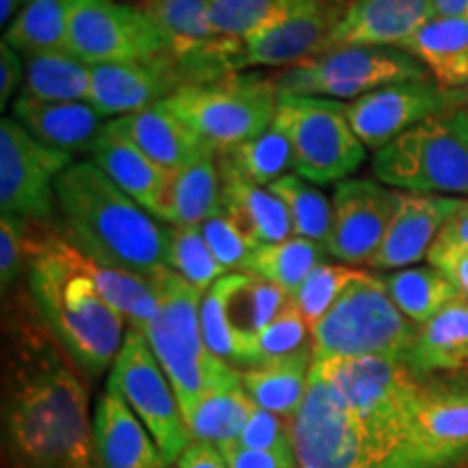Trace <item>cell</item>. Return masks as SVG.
<instances>
[{"label":"cell","mask_w":468,"mask_h":468,"mask_svg":"<svg viewBox=\"0 0 468 468\" xmlns=\"http://www.w3.org/2000/svg\"><path fill=\"white\" fill-rule=\"evenodd\" d=\"M313 365L324 373L338 403L356 419L397 431L414 442V410L420 397V379L406 360L365 356Z\"/></svg>","instance_id":"11"},{"label":"cell","mask_w":468,"mask_h":468,"mask_svg":"<svg viewBox=\"0 0 468 468\" xmlns=\"http://www.w3.org/2000/svg\"><path fill=\"white\" fill-rule=\"evenodd\" d=\"M460 202L452 196L399 191L395 218L368 267L406 269L423 261Z\"/></svg>","instance_id":"20"},{"label":"cell","mask_w":468,"mask_h":468,"mask_svg":"<svg viewBox=\"0 0 468 468\" xmlns=\"http://www.w3.org/2000/svg\"><path fill=\"white\" fill-rule=\"evenodd\" d=\"M22 7H25V0H0V25L9 28Z\"/></svg>","instance_id":"53"},{"label":"cell","mask_w":468,"mask_h":468,"mask_svg":"<svg viewBox=\"0 0 468 468\" xmlns=\"http://www.w3.org/2000/svg\"><path fill=\"white\" fill-rule=\"evenodd\" d=\"M28 291L58 343L87 378L102 376L124 343V317L107 303L85 269V256L61 228L28 265Z\"/></svg>","instance_id":"3"},{"label":"cell","mask_w":468,"mask_h":468,"mask_svg":"<svg viewBox=\"0 0 468 468\" xmlns=\"http://www.w3.org/2000/svg\"><path fill=\"white\" fill-rule=\"evenodd\" d=\"M90 156L91 163H96L134 202L142 204L148 213H156L163 189H165L172 172L156 165L148 154H144L131 139L117 131L113 122L104 124V131L91 148Z\"/></svg>","instance_id":"26"},{"label":"cell","mask_w":468,"mask_h":468,"mask_svg":"<svg viewBox=\"0 0 468 468\" xmlns=\"http://www.w3.org/2000/svg\"><path fill=\"white\" fill-rule=\"evenodd\" d=\"M292 441L302 468H442L410 438L347 412L314 365L292 417Z\"/></svg>","instance_id":"4"},{"label":"cell","mask_w":468,"mask_h":468,"mask_svg":"<svg viewBox=\"0 0 468 468\" xmlns=\"http://www.w3.org/2000/svg\"><path fill=\"white\" fill-rule=\"evenodd\" d=\"M356 273H358L356 269L345 265H330V262H321L319 267L310 271V276L303 280V284L291 297L292 306L300 310L310 332L325 317L327 310L335 306L338 295H341Z\"/></svg>","instance_id":"43"},{"label":"cell","mask_w":468,"mask_h":468,"mask_svg":"<svg viewBox=\"0 0 468 468\" xmlns=\"http://www.w3.org/2000/svg\"><path fill=\"white\" fill-rule=\"evenodd\" d=\"M436 17L434 0H354L332 33L336 46H397ZM327 48V50H330Z\"/></svg>","instance_id":"22"},{"label":"cell","mask_w":468,"mask_h":468,"mask_svg":"<svg viewBox=\"0 0 468 468\" xmlns=\"http://www.w3.org/2000/svg\"><path fill=\"white\" fill-rule=\"evenodd\" d=\"M221 208V174L215 152L169 174L154 218L169 226H200Z\"/></svg>","instance_id":"27"},{"label":"cell","mask_w":468,"mask_h":468,"mask_svg":"<svg viewBox=\"0 0 468 468\" xmlns=\"http://www.w3.org/2000/svg\"><path fill=\"white\" fill-rule=\"evenodd\" d=\"M145 3H150V0H137V7H142V5H145Z\"/></svg>","instance_id":"55"},{"label":"cell","mask_w":468,"mask_h":468,"mask_svg":"<svg viewBox=\"0 0 468 468\" xmlns=\"http://www.w3.org/2000/svg\"><path fill=\"white\" fill-rule=\"evenodd\" d=\"M33 261L31 239H28L27 221L3 215L0 219V282L3 291L14 289Z\"/></svg>","instance_id":"46"},{"label":"cell","mask_w":468,"mask_h":468,"mask_svg":"<svg viewBox=\"0 0 468 468\" xmlns=\"http://www.w3.org/2000/svg\"><path fill=\"white\" fill-rule=\"evenodd\" d=\"M466 101L468 93L444 90L434 79L406 80L347 102V117L360 142L379 150L427 117L460 109Z\"/></svg>","instance_id":"16"},{"label":"cell","mask_w":468,"mask_h":468,"mask_svg":"<svg viewBox=\"0 0 468 468\" xmlns=\"http://www.w3.org/2000/svg\"><path fill=\"white\" fill-rule=\"evenodd\" d=\"M111 122L144 154H148L156 165L167 172H176L189 165L191 161L200 159L207 152H213L180 117H176L161 102L139 113L115 117Z\"/></svg>","instance_id":"25"},{"label":"cell","mask_w":468,"mask_h":468,"mask_svg":"<svg viewBox=\"0 0 468 468\" xmlns=\"http://www.w3.org/2000/svg\"><path fill=\"white\" fill-rule=\"evenodd\" d=\"M174 466L176 468H228L219 449L215 447V444L202 442V441H193Z\"/></svg>","instance_id":"51"},{"label":"cell","mask_w":468,"mask_h":468,"mask_svg":"<svg viewBox=\"0 0 468 468\" xmlns=\"http://www.w3.org/2000/svg\"><path fill=\"white\" fill-rule=\"evenodd\" d=\"M167 42L137 5L117 0H68V52L87 66L154 58Z\"/></svg>","instance_id":"14"},{"label":"cell","mask_w":468,"mask_h":468,"mask_svg":"<svg viewBox=\"0 0 468 468\" xmlns=\"http://www.w3.org/2000/svg\"><path fill=\"white\" fill-rule=\"evenodd\" d=\"M109 384L124 397V401L154 438L165 464H176L193 442V436L172 384L144 332L134 327L126 332L120 354L111 368Z\"/></svg>","instance_id":"13"},{"label":"cell","mask_w":468,"mask_h":468,"mask_svg":"<svg viewBox=\"0 0 468 468\" xmlns=\"http://www.w3.org/2000/svg\"><path fill=\"white\" fill-rule=\"evenodd\" d=\"M386 289L412 324L423 325L444 306L455 302L460 292L436 267H406L384 276Z\"/></svg>","instance_id":"36"},{"label":"cell","mask_w":468,"mask_h":468,"mask_svg":"<svg viewBox=\"0 0 468 468\" xmlns=\"http://www.w3.org/2000/svg\"><path fill=\"white\" fill-rule=\"evenodd\" d=\"M27 3H28V0H25V5H27Z\"/></svg>","instance_id":"56"},{"label":"cell","mask_w":468,"mask_h":468,"mask_svg":"<svg viewBox=\"0 0 468 468\" xmlns=\"http://www.w3.org/2000/svg\"><path fill=\"white\" fill-rule=\"evenodd\" d=\"M431 248H468V200H462L455 213L449 218L447 224L438 234L436 243Z\"/></svg>","instance_id":"50"},{"label":"cell","mask_w":468,"mask_h":468,"mask_svg":"<svg viewBox=\"0 0 468 468\" xmlns=\"http://www.w3.org/2000/svg\"><path fill=\"white\" fill-rule=\"evenodd\" d=\"M14 120L37 142L68 154H90L104 131L102 115L90 102H44L17 96Z\"/></svg>","instance_id":"24"},{"label":"cell","mask_w":468,"mask_h":468,"mask_svg":"<svg viewBox=\"0 0 468 468\" xmlns=\"http://www.w3.org/2000/svg\"><path fill=\"white\" fill-rule=\"evenodd\" d=\"M55 193L63 234L87 259L139 273L167 267L165 228L96 163L74 161Z\"/></svg>","instance_id":"2"},{"label":"cell","mask_w":468,"mask_h":468,"mask_svg":"<svg viewBox=\"0 0 468 468\" xmlns=\"http://www.w3.org/2000/svg\"><path fill=\"white\" fill-rule=\"evenodd\" d=\"M327 248L324 243L291 237L286 241L261 245L251 256L245 273H254L278 284L292 297L314 267L325 262Z\"/></svg>","instance_id":"38"},{"label":"cell","mask_w":468,"mask_h":468,"mask_svg":"<svg viewBox=\"0 0 468 468\" xmlns=\"http://www.w3.org/2000/svg\"><path fill=\"white\" fill-rule=\"evenodd\" d=\"M165 261L172 271L207 292L228 271L210 251L200 226H169L165 228Z\"/></svg>","instance_id":"41"},{"label":"cell","mask_w":468,"mask_h":468,"mask_svg":"<svg viewBox=\"0 0 468 468\" xmlns=\"http://www.w3.org/2000/svg\"><path fill=\"white\" fill-rule=\"evenodd\" d=\"M159 314L144 332L172 384L185 419L204 395L241 386V373L207 347L200 324L202 291L163 267L150 273Z\"/></svg>","instance_id":"5"},{"label":"cell","mask_w":468,"mask_h":468,"mask_svg":"<svg viewBox=\"0 0 468 468\" xmlns=\"http://www.w3.org/2000/svg\"><path fill=\"white\" fill-rule=\"evenodd\" d=\"M431 79L412 52L397 46H336L273 76L280 96L347 101L406 80Z\"/></svg>","instance_id":"9"},{"label":"cell","mask_w":468,"mask_h":468,"mask_svg":"<svg viewBox=\"0 0 468 468\" xmlns=\"http://www.w3.org/2000/svg\"><path fill=\"white\" fill-rule=\"evenodd\" d=\"M412 434L417 447L438 466L468 460V382L420 384Z\"/></svg>","instance_id":"21"},{"label":"cell","mask_w":468,"mask_h":468,"mask_svg":"<svg viewBox=\"0 0 468 468\" xmlns=\"http://www.w3.org/2000/svg\"><path fill=\"white\" fill-rule=\"evenodd\" d=\"M291 303L278 284L254 273H228L202 295L200 324L207 347L228 365L254 367V341Z\"/></svg>","instance_id":"12"},{"label":"cell","mask_w":468,"mask_h":468,"mask_svg":"<svg viewBox=\"0 0 468 468\" xmlns=\"http://www.w3.org/2000/svg\"><path fill=\"white\" fill-rule=\"evenodd\" d=\"M280 93L273 79L232 74L202 85H185L161 104L185 122L215 154L265 133L276 117Z\"/></svg>","instance_id":"8"},{"label":"cell","mask_w":468,"mask_h":468,"mask_svg":"<svg viewBox=\"0 0 468 468\" xmlns=\"http://www.w3.org/2000/svg\"><path fill=\"white\" fill-rule=\"evenodd\" d=\"M25 83V57L17 55L9 44H0V107H7L17 87Z\"/></svg>","instance_id":"49"},{"label":"cell","mask_w":468,"mask_h":468,"mask_svg":"<svg viewBox=\"0 0 468 468\" xmlns=\"http://www.w3.org/2000/svg\"><path fill=\"white\" fill-rule=\"evenodd\" d=\"M3 42L22 57L68 50V0H28Z\"/></svg>","instance_id":"35"},{"label":"cell","mask_w":468,"mask_h":468,"mask_svg":"<svg viewBox=\"0 0 468 468\" xmlns=\"http://www.w3.org/2000/svg\"><path fill=\"white\" fill-rule=\"evenodd\" d=\"M406 362L419 379L468 368V302L458 297L419 325Z\"/></svg>","instance_id":"28"},{"label":"cell","mask_w":468,"mask_h":468,"mask_svg":"<svg viewBox=\"0 0 468 468\" xmlns=\"http://www.w3.org/2000/svg\"><path fill=\"white\" fill-rule=\"evenodd\" d=\"M85 269L109 306L117 310L126 324H131V327L145 332L154 324L156 314H159V295H156L150 273L107 267L87 259V256Z\"/></svg>","instance_id":"33"},{"label":"cell","mask_w":468,"mask_h":468,"mask_svg":"<svg viewBox=\"0 0 468 468\" xmlns=\"http://www.w3.org/2000/svg\"><path fill=\"white\" fill-rule=\"evenodd\" d=\"M427 261H430L431 267L444 273L449 282L458 289L462 300L468 302V248H431Z\"/></svg>","instance_id":"47"},{"label":"cell","mask_w":468,"mask_h":468,"mask_svg":"<svg viewBox=\"0 0 468 468\" xmlns=\"http://www.w3.org/2000/svg\"><path fill=\"white\" fill-rule=\"evenodd\" d=\"M200 230L213 256L226 271L245 273L254 251L261 248L224 208H219L207 221H202Z\"/></svg>","instance_id":"44"},{"label":"cell","mask_w":468,"mask_h":468,"mask_svg":"<svg viewBox=\"0 0 468 468\" xmlns=\"http://www.w3.org/2000/svg\"><path fill=\"white\" fill-rule=\"evenodd\" d=\"M3 444L7 468H101L80 368L35 306H5Z\"/></svg>","instance_id":"1"},{"label":"cell","mask_w":468,"mask_h":468,"mask_svg":"<svg viewBox=\"0 0 468 468\" xmlns=\"http://www.w3.org/2000/svg\"><path fill=\"white\" fill-rule=\"evenodd\" d=\"M237 444L248 449H259V452H271L282 455V458L295 460V441H292V420L278 417L256 406L248 423H245Z\"/></svg>","instance_id":"45"},{"label":"cell","mask_w":468,"mask_h":468,"mask_svg":"<svg viewBox=\"0 0 468 468\" xmlns=\"http://www.w3.org/2000/svg\"><path fill=\"white\" fill-rule=\"evenodd\" d=\"M224 455L228 468H292L295 460L282 458V455L271 452H259V449H248L241 444L232 442L219 449Z\"/></svg>","instance_id":"48"},{"label":"cell","mask_w":468,"mask_h":468,"mask_svg":"<svg viewBox=\"0 0 468 468\" xmlns=\"http://www.w3.org/2000/svg\"><path fill=\"white\" fill-rule=\"evenodd\" d=\"M74 163L68 152L50 145L27 133L14 117L0 122V208L3 215L28 221L55 219V185Z\"/></svg>","instance_id":"15"},{"label":"cell","mask_w":468,"mask_h":468,"mask_svg":"<svg viewBox=\"0 0 468 468\" xmlns=\"http://www.w3.org/2000/svg\"><path fill=\"white\" fill-rule=\"evenodd\" d=\"M313 332L292 300L254 341V367L271 365V362L295 358V356L313 351ZM251 367V368H254Z\"/></svg>","instance_id":"42"},{"label":"cell","mask_w":468,"mask_h":468,"mask_svg":"<svg viewBox=\"0 0 468 468\" xmlns=\"http://www.w3.org/2000/svg\"><path fill=\"white\" fill-rule=\"evenodd\" d=\"M417 330L397 308L384 278L358 271L313 327V362L365 356L406 360Z\"/></svg>","instance_id":"6"},{"label":"cell","mask_w":468,"mask_h":468,"mask_svg":"<svg viewBox=\"0 0 468 468\" xmlns=\"http://www.w3.org/2000/svg\"><path fill=\"white\" fill-rule=\"evenodd\" d=\"M218 159L219 167L230 169L262 186L273 185L276 180L284 178L289 169H295L291 142L273 124L265 133L234 145L228 152H221Z\"/></svg>","instance_id":"37"},{"label":"cell","mask_w":468,"mask_h":468,"mask_svg":"<svg viewBox=\"0 0 468 468\" xmlns=\"http://www.w3.org/2000/svg\"><path fill=\"white\" fill-rule=\"evenodd\" d=\"M379 183L412 193H468V111L427 117L373 154Z\"/></svg>","instance_id":"7"},{"label":"cell","mask_w":468,"mask_h":468,"mask_svg":"<svg viewBox=\"0 0 468 468\" xmlns=\"http://www.w3.org/2000/svg\"><path fill=\"white\" fill-rule=\"evenodd\" d=\"M284 207L289 208L292 221V237L308 239L314 243H327L335 221V207L324 191L310 185L302 176L286 174L284 178L269 185Z\"/></svg>","instance_id":"39"},{"label":"cell","mask_w":468,"mask_h":468,"mask_svg":"<svg viewBox=\"0 0 468 468\" xmlns=\"http://www.w3.org/2000/svg\"><path fill=\"white\" fill-rule=\"evenodd\" d=\"M436 16L468 20V0H434Z\"/></svg>","instance_id":"52"},{"label":"cell","mask_w":468,"mask_h":468,"mask_svg":"<svg viewBox=\"0 0 468 468\" xmlns=\"http://www.w3.org/2000/svg\"><path fill=\"white\" fill-rule=\"evenodd\" d=\"M300 0H210V27L219 37L245 42L280 25Z\"/></svg>","instance_id":"40"},{"label":"cell","mask_w":468,"mask_h":468,"mask_svg":"<svg viewBox=\"0 0 468 468\" xmlns=\"http://www.w3.org/2000/svg\"><path fill=\"white\" fill-rule=\"evenodd\" d=\"M310 367L313 351L271 365L245 368L241 373L243 390L259 408L292 420L306 397Z\"/></svg>","instance_id":"31"},{"label":"cell","mask_w":468,"mask_h":468,"mask_svg":"<svg viewBox=\"0 0 468 468\" xmlns=\"http://www.w3.org/2000/svg\"><path fill=\"white\" fill-rule=\"evenodd\" d=\"M254 410L256 403L250 399L241 384L237 388L213 390V393L204 395L185 420L189 425L193 441L210 442L221 449L239 441Z\"/></svg>","instance_id":"34"},{"label":"cell","mask_w":468,"mask_h":468,"mask_svg":"<svg viewBox=\"0 0 468 468\" xmlns=\"http://www.w3.org/2000/svg\"><path fill=\"white\" fill-rule=\"evenodd\" d=\"M399 191L367 178L336 183L332 207L335 221L327 239V254L345 265H368L384 243L395 218Z\"/></svg>","instance_id":"17"},{"label":"cell","mask_w":468,"mask_h":468,"mask_svg":"<svg viewBox=\"0 0 468 468\" xmlns=\"http://www.w3.org/2000/svg\"><path fill=\"white\" fill-rule=\"evenodd\" d=\"M93 441L101 468H167L154 438L111 384L96 403Z\"/></svg>","instance_id":"23"},{"label":"cell","mask_w":468,"mask_h":468,"mask_svg":"<svg viewBox=\"0 0 468 468\" xmlns=\"http://www.w3.org/2000/svg\"><path fill=\"white\" fill-rule=\"evenodd\" d=\"M343 7L336 0H300L276 27L243 42V68H292L330 48Z\"/></svg>","instance_id":"18"},{"label":"cell","mask_w":468,"mask_h":468,"mask_svg":"<svg viewBox=\"0 0 468 468\" xmlns=\"http://www.w3.org/2000/svg\"><path fill=\"white\" fill-rule=\"evenodd\" d=\"M91 69L72 52H46L25 57V83L20 93L44 102L90 101Z\"/></svg>","instance_id":"32"},{"label":"cell","mask_w":468,"mask_h":468,"mask_svg":"<svg viewBox=\"0 0 468 468\" xmlns=\"http://www.w3.org/2000/svg\"><path fill=\"white\" fill-rule=\"evenodd\" d=\"M444 90L468 87V20L436 16L401 46Z\"/></svg>","instance_id":"30"},{"label":"cell","mask_w":468,"mask_h":468,"mask_svg":"<svg viewBox=\"0 0 468 468\" xmlns=\"http://www.w3.org/2000/svg\"><path fill=\"white\" fill-rule=\"evenodd\" d=\"M273 126L291 142L295 172L308 183H341L367 159V145L349 124L347 102L280 96Z\"/></svg>","instance_id":"10"},{"label":"cell","mask_w":468,"mask_h":468,"mask_svg":"<svg viewBox=\"0 0 468 468\" xmlns=\"http://www.w3.org/2000/svg\"><path fill=\"white\" fill-rule=\"evenodd\" d=\"M221 208L259 245H271L292 237L289 208L269 186L219 167Z\"/></svg>","instance_id":"29"},{"label":"cell","mask_w":468,"mask_h":468,"mask_svg":"<svg viewBox=\"0 0 468 468\" xmlns=\"http://www.w3.org/2000/svg\"><path fill=\"white\" fill-rule=\"evenodd\" d=\"M336 3H341L343 7H347V5H349V3H354V0H336Z\"/></svg>","instance_id":"54"},{"label":"cell","mask_w":468,"mask_h":468,"mask_svg":"<svg viewBox=\"0 0 468 468\" xmlns=\"http://www.w3.org/2000/svg\"><path fill=\"white\" fill-rule=\"evenodd\" d=\"M90 69L91 87L87 102L102 117L139 113L186 85L178 63L167 50L145 61L101 63Z\"/></svg>","instance_id":"19"}]
</instances>
